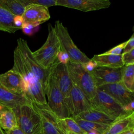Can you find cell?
Returning a JSON list of instances; mask_svg holds the SVG:
<instances>
[{
	"instance_id": "1",
	"label": "cell",
	"mask_w": 134,
	"mask_h": 134,
	"mask_svg": "<svg viewBox=\"0 0 134 134\" xmlns=\"http://www.w3.org/2000/svg\"><path fill=\"white\" fill-rule=\"evenodd\" d=\"M12 70L18 73L24 82L25 95L30 102L40 105L48 104L46 94L39 80L27 68L18 50L14 51V65Z\"/></svg>"
},
{
	"instance_id": "2",
	"label": "cell",
	"mask_w": 134,
	"mask_h": 134,
	"mask_svg": "<svg viewBox=\"0 0 134 134\" xmlns=\"http://www.w3.org/2000/svg\"><path fill=\"white\" fill-rule=\"evenodd\" d=\"M60 50V43L54 27L49 24L47 40L39 49L32 52L33 56L40 66L48 69L55 62Z\"/></svg>"
},
{
	"instance_id": "3",
	"label": "cell",
	"mask_w": 134,
	"mask_h": 134,
	"mask_svg": "<svg viewBox=\"0 0 134 134\" xmlns=\"http://www.w3.org/2000/svg\"><path fill=\"white\" fill-rule=\"evenodd\" d=\"M12 109L18 127L25 134H42L40 118L32 103L19 105Z\"/></svg>"
},
{
	"instance_id": "4",
	"label": "cell",
	"mask_w": 134,
	"mask_h": 134,
	"mask_svg": "<svg viewBox=\"0 0 134 134\" xmlns=\"http://www.w3.org/2000/svg\"><path fill=\"white\" fill-rule=\"evenodd\" d=\"M53 27L59 40L60 50L67 53L69 61L84 64L91 60L77 47L71 38L68 29L60 21L57 20Z\"/></svg>"
},
{
	"instance_id": "5",
	"label": "cell",
	"mask_w": 134,
	"mask_h": 134,
	"mask_svg": "<svg viewBox=\"0 0 134 134\" xmlns=\"http://www.w3.org/2000/svg\"><path fill=\"white\" fill-rule=\"evenodd\" d=\"M66 66L72 83L91 100L96 94L97 88L91 73L86 71L81 64L69 61Z\"/></svg>"
},
{
	"instance_id": "6",
	"label": "cell",
	"mask_w": 134,
	"mask_h": 134,
	"mask_svg": "<svg viewBox=\"0 0 134 134\" xmlns=\"http://www.w3.org/2000/svg\"><path fill=\"white\" fill-rule=\"evenodd\" d=\"M49 74L45 92L48 98V105L59 119L70 117L64 98L57 84L52 71L50 67Z\"/></svg>"
},
{
	"instance_id": "7",
	"label": "cell",
	"mask_w": 134,
	"mask_h": 134,
	"mask_svg": "<svg viewBox=\"0 0 134 134\" xmlns=\"http://www.w3.org/2000/svg\"><path fill=\"white\" fill-rule=\"evenodd\" d=\"M17 42L16 48L18 50L26 65L39 80L45 92L50 72L49 69H44L38 64L26 40L18 38Z\"/></svg>"
},
{
	"instance_id": "8",
	"label": "cell",
	"mask_w": 134,
	"mask_h": 134,
	"mask_svg": "<svg viewBox=\"0 0 134 134\" xmlns=\"http://www.w3.org/2000/svg\"><path fill=\"white\" fill-rule=\"evenodd\" d=\"M90 102L92 108L102 112L115 120L131 113L125 111L122 107L111 97L97 88L95 96L90 100Z\"/></svg>"
},
{
	"instance_id": "9",
	"label": "cell",
	"mask_w": 134,
	"mask_h": 134,
	"mask_svg": "<svg viewBox=\"0 0 134 134\" xmlns=\"http://www.w3.org/2000/svg\"><path fill=\"white\" fill-rule=\"evenodd\" d=\"M65 102L70 117L77 116L80 113L92 108L90 100L84 93L73 84Z\"/></svg>"
},
{
	"instance_id": "10",
	"label": "cell",
	"mask_w": 134,
	"mask_h": 134,
	"mask_svg": "<svg viewBox=\"0 0 134 134\" xmlns=\"http://www.w3.org/2000/svg\"><path fill=\"white\" fill-rule=\"evenodd\" d=\"M32 105L39 115L42 134H62L58 125L59 118L48 104L40 105L32 103Z\"/></svg>"
},
{
	"instance_id": "11",
	"label": "cell",
	"mask_w": 134,
	"mask_h": 134,
	"mask_svg": "<svg viewBox=\"0 0 134 134\" xmlns=\"http://www.w3.org/2000/svg\"><path fill=\"white\" fill-rule=\"evenodd\" d=\"M123 69L124 66L111 68L97 66L90 73L97 88L104 85L121 82Z\"/></svg>"
},
{
	"instance_id": "12",
	"label": "cell",
	"mask_w": 134,
	"mask_h": 134,
	"mask_svg": "<svg viewBox=\"0 0 134 134\" xmlns=\"http://www.w3.org/2000/svg\"><path fill=\"white\" fill-rule=\"evenodd\" d=\"M110 4L109 0H57V5L85 12L107 8Z\"/></svg>"
},
{
	"instance_id": "13",
	"label": "cell",
	"mask_w": 134,
	"mask_h": 134,
	"mask_svg": "<svg viewBox=\"0 0 134 134\" xmlns=\"http://www.w3.org/2000/svg\"><path fill=\"white\" fill-rule=\"evenodd\" d=\"M97 89L111 97L122 107L134 101V93L126 89L121 82L102 85Z\"/></svg>"
},
{
	"instance_id": "14",
	"label": "cell",
	"mask_w": 134,
	"mask_h": 134,
	"mask_svg": "<svg viewBox=\"0 0 134 134\" xmlns=\"http://www.w3.org/2000/svg\"><path fill=\"white\" fill-rule=\"evenodd\" d=\"M57 84L62 93L64 100L68 97L73 83L70 77L66 64L59 63L57 60L50 66Z\"/></svg>"
},
{
	"instance_id": "15",
	"label": "cell",
	"mask_w": 134,
	"mask_h": 134,
	"mask_svg": "<svg viewBox=\"0 0 134 134\" xmlns=\"http://www.w3.org/2000/svg\"><path fill=\"white\" fill-rule=\"evenodd\" d=\"M23 23L31 24L36 26L45 22L50 18L48 8L39 5L29 4L22 15Z\"/></svg>"
},
{
	"instance_id": "16",
	"label": "cell",
	"mask_w": 134,
	"mask_h": 134,
	"mask_svg": "<svg viewBox=\"0 0 134 134\" xmlns=\"http://www.w3.org/2000/svg\"><path fill=\"white\" fill-rule=\"evenodd\" d=\"M0 84L8 91L19 95H25V85L20 75L10 69L0 74Z\"/></svg>"
},
{
	"instance_id": "17",
	"label": "cell",
	"mask_w": 134,
	"mask_h": 134,
	"mask_svg": "<svg viewBox=\"0 0 134 134\" xmlns=\"http://www.w3.org/2000/svg\"><path fill=\"white\" fill-rule=\"evenodd\" d=\"M131 128H134V112L116 119L102 134H120Z\"/></svg>"
},
{
	"instance_id": "18",
	"label": "cell",
	"mask_w": 134,
	"mask_h": 134,
	"mask_svg": "<svg viewBox=\"0 0 134 134\" xmlns=\"http://www.w3.org/2000/svg\"><path fill=\"white\" fill-rule=\"evenodd\" d=\"M25 95L15 94L12 93L5 88L0 84V104L13 108L17 106L26 104H31Z\"/></svg>"
},
{
	"instance_id": "19",
	"label": "cell",
	"mask_w": 134,
	"mask_h": 134,
	"mask_svg": "<svg viewBox=\"0 0 134 134\" xmlns=\"http://www.w3.org/2000/svg\"><path fill=\"white\" fill-rule=\"evenodd\" d=\"M98 66L118 68L124 66L121 55H113L102 53L95 54L91 59Z\"/></svg>"
},
{
	"instance_id": "20",
	"label": "cell",
	"mask_w": 134,
	"mask_h": 134,
	"mask_svg": "<svg viewBox=\"0 0 134 134\" xmlns=\"http://www.w3.org/2000/svg\"><path fill=\"white\" fill-rule=\"evenodd\" d=\"M0 127L4 131L17 128V122L12 108L0 104Z\"/></svg>"
},
{
	"instance_id": "21",
	"label": "cell",
	"mask_w": 134,
	"mask_h": 134,
	"mask_svg": "<svg viewBox=\"0 0 134 134\" xmlns=\"http://www.w3.org/2000/svg\"><path fill=\"white\" fill-rule=\"evenodd\" d=\"M75 117L84 120L106 125H110L115 120L104 113L93 108L82 112Z\"/></svg>"
},
{
	"instance_id": "22",
	"label": "cell",
	"mask_w": 134,
	"mask_h": 134,
	"mask_svg": "<svg viewBox=\"0 0 134 134\" xmlns=\"http://www.w3.org/2000/svg\"><path fill=\"white\" fill-rule=\"evenodd\" d=\"M14 15L0 6V30L14 33L19 30L14 25Z\"/></svg>"
},
{
	"instance_id": "23",
	"label": "cell",
	"mask_w": 134,
	"mask_h": 134,
	"mask_svg": "<svg viewBox=\"0 0 134 134\" xmlns=\"http://www.w3.org/2000/svg\"><path fill=\"white\" fill-rule=\"evenodd\" d=\"M0 6L14 16H22L26 5L24 0H0Z\"/></svg>"
},
{
	"instance_id": "24",
	"label": "cell",
	"mask_w": 134,
	"mask_h": 134,
	"mask_svg": "<svg viewBox=\"0 0 134 134\" xmlns=\"http://www.w3.org/2000/svg\"><path fill=\"white\" fill-rule=\"evenodd\" d=\"M58 125L62 134H86L72 117L58 119Z\"/></svg>"
},
{
	"instance_id": "25",
	"label": "cell",
	"mask_w": 134,
	"mask_h": 134,
	"mask_svg": "<svg viewBox=\"0 0 134 134\" xmlns=\"http://www.w3.org/2000/svg\"><path fill=\"white\" fill-rule=\"evenodd\" d=\"M72 118L74 119L80 128L86 132H96L99 134H102L109 126L84 120L77 117Z\"/></svg>"
},
{
	"instance_id": "26",
	"label": "cell",
	"mask_w": 134,
	"mask_h": 134,
	"mask_svg": "<svg viewBox=\"0 0 134 134\" xmlns=\"http://www.w3.org/2000/svg\"><path fill=\"white\" fill-rule=\"evenodd\" d=\"M121 83L126 89L134 92V65L124 66Z\"/></svg>"
},
{
	"instance_id": "27",
	"label": "cell",
	"mask_w": 134,
	"mask_h": 134,
	"mask_svg": "<svg viewBox=\"0 0 134 134\" xmlns=\"http://www.w3.org/2000/svg\"><path fill=\"white\" fill-rule=\"evenodd\" d=\"M27 5L29 4L39 5L46 7L57 5V0H25Z\"/></svg>"
},
{
	"instance_id": "28",
	"label": "cell",
	"mask_w": 134,
	"mask_h": 134,
	"mask_svg": "<svg viewBox=\"0 0 134 134\" xmlns=\"http://www.w3.org/2000/svg\"><path fill=\"white\" fill-rule=\"evenodd\" d=\"M121 60L124 66L134 65V49L128 52L122 53Z\"/></svg>"
},
{
	"instance_id": "29",
	"label": "cell",
	"mask_w": 134,
	"mask_h": 134,
	"mask_svg": "<svg viewBox=\"0 0 134 134\" xmlns=\"http://www.w3.org/2000/svg\"><path fill=\"white\" fill-rule=\"evenodd\" d=\"M126 41L110 49L108 51H106L104 53L108 54H113V55H121L123 49L125 46Z\"/></svg>"
},
{
	"instance_id": "30",
	"label": "cell",
	"mask_w": 134,
	"mask_h": 134,
	"mask_svg": "<svg viewBox=\"0 0 134 134\" xmlns=\"http://www.w3.org/2000/svg\"><path fill=\"white\" fill-rule=\"evenodd\" d=\"M57 60L59 63L66 64L69 61V57L66 52L60 50L57 56Z\"/></svg>"
},
{
	"instance_id": "31",
	"label": "cell",
	"mask_w": 134,
	"mask_h": 134,
	"mask_svg": "<svg viewBox=\"0 0 134 134\" xmlns=\"http://www.w3.org/2000/svg\"><path fill=\"white\" fill-rule=\"evenodd\" d=\"M134 49V35L132 34L130 39L126 41L125 46L123 49V52L122 53H125L129 52L131 50Z\"/></svg>"
},
{
	"instance_id": "32",
	"label": "cell",
	"mask_w": 134,
	"mask_h": 134,
	"mask_svg": "<svg viewBox=\"0 0 134 134\" xmlns=\"http://www.w3.org/2000/svg\"><path fill=\"white\" fill-rule=\"evenodd\" d=\"M82 65L83 66L84 69L88 72H91L97 66L95 62L91 59L84 64H82Z\"/></svg>"
},
{
	"instance_id": "33",
	"label": "cell",
	"mask_w": 134,
	"mask_h": 134,
	"mask_svg": "<svg viewBox=\"0 0 134 134\" xmlns=\"http://www.w3.org/2000/svg\"><path fill=\"white\" fill-rule=\"evenodd\" d=\"M14 23L16 27L19 29H21L23 24V19L22 16H15L14 18Z\"/></svg>"
},
{
	"instance_id": "34",
	"label": "cell",
	"mask_w": 134,
	"mask_h": 134,
	"mask_svg": "<svg viewBox=\"0 0 134 134\" xmlns=\"http://www.w3.org/2000/svg\"><path fill=\"white\" fill-rule=\"evenodd\" d=\"M133 108H134V101H132L130 103L122 107L123 110L126 113L133 112Z\"/></svg>"
},
{
	"instance_id": "35",
	"label": "cell",
	"mask_w": 134,
	"mask_h": 134,
	"mask_svg": "<svg viewBox=\"0 0 134 134\" xmlns=\"http://www.w3.org/2000/svg\"><path fill=\"white\" fill-rule=\"evenodd\" d=\"M4 134H25L21 129L18 127L11 129L7 131H4Z\"/></svg>"
},
{
	"instance_id": "36",
	"label": "cell",
	"mask_w": 134,
	"mask_h": 134,
	"mask_svg": "<svg viewBox=\"0 0 134 134\" xmlns=\"http://www.w3.org/2000/svg\"><path fill=\"white\" fill-rule=\"evenodd\" d=\"M134 133V128H131L129 130H127L120 134H133Z\"/></svg>"
},
{
	"instance_id": "37",
	"label": "cell",
	"mask_w": 134,
	"mask_h": 134,
	"mask_svg": "<svg viewBox=\"0 0 134 134\" xmlns=\"http://www.w3.org/2000/svg\"><path fill=\"white\" fill-rule=\"evenodd\" d=\"M86 134H99V133L96 132H86Z\"/></svg>"
},
{
	"instance_id": "38",
	"label": "cell",
	"mask_w": 134,
	"mask_h": 134,
	"mask_svg": "<svg viewBox=\"0 0 134 134\" xmlns=\"http://www.w3.org/2000/svg\"><path fill=\"white\" fill-rule=\"evenodd\" d=\"M0 134H4L3 130L1 128V127H0Z\"/></svg>"
},
{
	"instance_id": "39",
	"label": "cell",
	"mask_w": 134,
	"mask_h": 134,
	"mask_svg": "<svg viewBox=\"0 0 134 134\" xmlns=\"http://www.w3.org/2000/svg\"><path fill=\"white\" fill-rule=\"evenodd\" d=\"M68 134H74V133H68Z\"/></svg>"
}]
</instances>
